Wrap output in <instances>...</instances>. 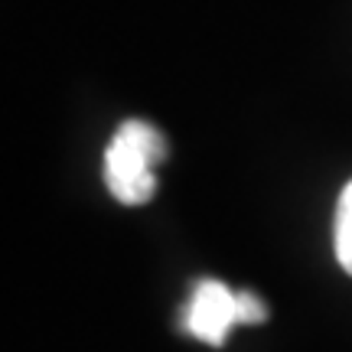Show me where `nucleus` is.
<instances>
[{"label": "nucleus", "instance_id": "nucleus-1", "mask_svg": "<svg viewBox=\"0 0 352 352\" xmlns=\"http://www.w3.org/2000/svg\"><path fill=\"white\" fill-rule=\"evenodd\" d=\"M166 157V140L147 121L131 118L118 127L104 151V183L124 206H144L157 192V166Z\"/></svg>", "mask_w": 352, "mask_h": 352}, {"label": "nucleus", "instance_id": "nucleus-2", "mask_svg": "<svg viewBox=\"0 0 352 352\" xmlns=\"http://www.w3.org/2000/svg\"><path fill=\"white\" fill-rule=\"evenodd\" d=\"M264 320H267V307L254 294L232 290L228 284L212 280V277L196 284L192 297L183 307V316H179L183 329L206 346H222L235 327H245V323L252 327Z\"/></svg>", "mask_w": 352, "mask_h": 352}, {"label": "nucleus", "instance_id": "nucleus-3", "mask_svg": "<svg viewBox=\"0 0 352 352\" xmlns=\"http://www.w3.org/2000/svg\"><path fill=\"white\" fill-rule=\"evenodd\" d=\"M333 245H336V261L346 274H352V179L346 183L336 206V232H333Z\"/></svg>", "mask_w": 352, "mask_h": 352}]
</instances>
